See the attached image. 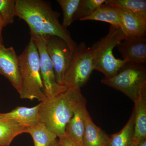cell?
Segmentation results:
<instances>
[{
  "label": "cell",
  "instance_id": "6da1fadb",
  "mask_svg": "<svg viewBox=\"0 0 146 146\" xmlns=\"http://www.w3.org/2000/svg\"><path fill=\"white\" fill-rule=\"evenodd\" d=\"M16 16L28 25L31 36L54 35L63 39L73 52L77 44L59 21L60 14L50 2L43 0H16Z\"/></svg>",
  "mask_w": 146,
  "mask_h": 146
},
{
  "label": "cell",
  "instance_id": "7a4b0ae2",
  "mask_svg": "<svg viewBox=\"0 0 146 146\" xmlns=\"http://www.w3.org/2000/svg\"><path fill=\"white\" fill-rule=\"evenodd\" d=\"M85 101L80 88L68 87L64 92L41 102L40 122L60 137L65 134L66 125L76 108Z\"/></svg>",
  "mask_w": 146,
  "mask_h": 146
},
{
  "label": "cell",
  "instance_id": "3957f363",
  "mask_svg": "<svg viewBox=\"0 0 146 146\" xmlns=\"http://www.w3.org/2000/svg\"><path fill=\"white\" fill-rule=\"evenodd\" d=\"M19 58L22 83L20 97L44 101L46 98L40 72L39 52L32 37Z\"/></svg>",
  "mask_w": 146,
  "mask_h": 146
},
{
  "label": "cell",
  "instance_id": "277c9868",
  "mask_svg": "<svg viewBox=\"0 0 146 146\" xmlns=\"http://www.w3.org/2000/svg\"><path fill=\"white\" fill-rule=\"evenodd\" d=\"M125 38L121 28L110 25L107 34L89 48L94 70L102 73L104 78L117 74L126 63L123 59L116 58L113 53L114 48Z\"/></svg>",
  "mask_w": 146,
  "mask_h": 146
},
{
  "label": "cell",
  "instance_id": "5b68a950",
  "mask_svg": "<svg viewBox=\"0 0 146 146\" xmlns=\"http://www.w3.org/2000/svg\"><path fill=\"white\" fill-rule=\"evenodd\" d=\"M101 82L122 92L134 102L146 89L145 65L126 63L117 74L104 78Z\"/></svg>",
  "mask_w": 146,
  "mask_h": 146
},
{
  "label": "cell",
  "instance_id": "8992f818",
  "mask_svg": "<svg viewBox=\"0 0 146 146\" xmlns=\"http://www.w3.org/2000/svg\"><path fill=\"white\" fill-rule=\"evenodd\" d=\"M94 70L90 48L81 42L73 52L72 62L65 75L64 85L67 87L81 88L89 81Z\"/></svg>",
  "mask_w": 146,
  "mask_h": 146
},
{
  "label": "cell",
  "instance_id": "52a82bcc",
  "mask_svg": "<svg viewBox=\"0 0 146 146\" xmlns=\"http://www.w3.org/2000/svg\"><path fill=\"white\" fill-rule=\"evenodd\" d=\"M46 49L52 62L56 81L64 85V78L72 58L73 51L68 44L58 36H45Z\"/></svg>",
  "mask_w": 146,
  "mask_h": 146
},
{
  "label": "cell",
  "instance_id": "ba28073f",
  "mask_svg": "<svg viewBox=\"0 0 146 146\" xmlns=\"http://www.w3.org/2000/svg\"><path fill=\"white\" fill-rule=\"evenodd\" d=\"M38 50L40 72L46 98H50L64 92L68 87L58 84L52 62L47 52L45 36H31Z\"/></svg>",
  "mask_w": 146,
  "mask_h": 146
},
{
  "label": "cell",
  "instance_id": "9c48e42d",
  "mask_svg": "<svg viewBox=\"0 0 146 146\" xmlns=\"http://www.w3.org/2000/svg\"><path fill=\"white\" fill-rule=\"evenodd\" d=\"M0 74L6 78L20 94L22 83L19 56L12 47L0 45Z\"/></svg>",
  "mask_w": 146,
  "mask_h": 146
},
{
  "label": "cell",
  "instance_id": "30bf717a",
  "mask_svg": "<svg viewBox=\"0 0 146 146\" xmlns=\"http://www.w3.org/2000/svg\"><path fill=\"white\" fill-rule=\"evenodd\" d=\"M117 49L126 63L145 65V36L125 37L117 46Z\"/></svg>",
  "mask_w": 146,
  "mask_h": 146
},
{
  "label": "cell",
  "instance_id": "8fae6325",
  "mask_svg": "<svg viewBox=\"0 0 146 146\" xmlns=\"http://www.w3.org/2000/svg\"><path fill=\"white\" fill-rule=\"evenodd\" d=\"M42 103L34 107L17 106L10 112L0 113V118L12 120L27 128L40 123L39 115Z\"/></svg>",
  "mask_w": 146,
  "mask_h": 146
},
{
  "label": "cell",
  "instance_id": "7c38bea8",
  "mask_svg": "<svg viewBox=\"0 0 146 146\" xmlns=\"http://www.w3.org/2000/svg\"><path fill=\"white\" fill-rule=\"evenodd\" d=\"M86 111L85 101L76 108L72 117L65 128V133L80 146H82V139L85 128V114Z\"/></svg>",
  "mask_w": 146,
  "mask_h": 146
},
{
  "label": "cell",
  "instance_id": "4fadbf2b",
  "mask_svg": "<svg viewBox=\"0 0 146 146\" xmlns=\"http://www.w3.org/2000/svg\"><path fill=\"white\" fill-rule=\"evenodd\" d=\"M119 9L121 29L125 37L145 36L146 21L130 11Z\"/></svg>",
  "mask_w": 146,
  "mask_h": 146
},
{
  "label": "cell",
  "instance_id": "5bb4252c",
  "mask_svg": "<svg viewBox=\"0 0 146 146\" xmlns=\"http://www.w3.org/2000/svg\"><path fill=\"white\" fill-rule=\"evenodd\" d=\"M110 141V138L94 123L87 110L85 114L82 146H109Z\"/></svg>",
  "mask_w": 146,
  "mask_h": 146
},
{
  "label": "cell",
  "instance_id": "9a60e30c",
  "mask_svg": "<svg viewBox=\"0 0 146 146\" xmlns=\"http://www.w3.org/2000/svg\"><path fill=\"white\" fill-rule=\"evenodd\" d=\"M134 132L133 141L137 145L140 141L146 138V89L137 100L134 102Z\"/></svg>",
  "mask_w": 146,
  "mask_h": 146
},
{
  "label": "cell",
  "instance_id": "2e32d148",
  "mask_svg": "<svg viewBox=\"0 0 146 146\" xmlns=\"http://www.w3.org/2000/svg\"><path fill=\"white\" fill-rule=\"evenodd\" d=\"M86 21L106 22L111 25L121 28V26L120 9L105 4L101 5L90 16L80 21Z\"/></svg>",
  "mask_w": 146,
  "mask_h": 146
},
{
  "label": "cell",
  "instance_id": "e0dca14e",
  "mask_svg": "<svg viewBox=\"0 0 146 146\" xmlns=\"http://www.w3.org/2000/svg\"><path fill=\"white\" fill-rule=\"evenodd\" d=\"M27 133V127L12 120L0 118V146H9L16 136Z\"/></svg>",
  "mask_w": 146,
  "mask_h": 146
},
{
  "label": "cell",
  "instance_id": "ac0fdd59",
  "mask_svg": "<svg viewBox=\"0 0 146 146\" xmlns=\"http://www.w3.org/2000/svg\"><path fill=\"white\" fill-rule=\"evenodd\" d=\"M27 133H29L32 137L34 146H50L58 137L40 122L36 125L27 128Z\"/></svg>",
  "mask_w": 146,
  "mask_h": 146
},
{
  "label": "cell",
  "instance_id": "d6986e66",
  "mask_svg": "<svg viewBox=\"0 0 146 146\" xmlns=\"http://www.w3.org/2000/svg\"><path fill=\"white\" fill-rule=\"evenodd\" d=\"M133 112L122 129L110 138L109 146H136L133 141L134 132Z\"/></svg>",
  "mask_w": 146,
  "mask_h": 146
},
{
  "label": "cell",
  "instance_id": "ffe728a7",
  "mask_svg": "<svg viewBox=\"0 0 146 146\" xmlns=\"http://www.w3.org/2000/svg\"><path fill=\"white\" fill-rule=\"evenodd\" d=\"M104 4L130 11L146 21L145 0H106Z\"/></svg>",
  "mask_w": 146,
  "mask_h": 146
},
{
  "label": "cell",
  "instance_id": "44dd1931",
  "mask_svg": "<svg viewBox=\"0 0 146 146\" xmlns=\"http://www.w3.org/2000/svg\"><path fill=\"white\" fill-rule=\"evenodd\" d=\"M82 0H57L63 14L62 25L67 29L74 22V18Z\"/></svg>",
  "mask_w": 146,
  "mask_h": 146
},
{
  "label": "cell",
  "instance_id": "7402d4cb",
  "mask_svg": "<svg viewBox=\"0 0 146 146\" xmlns=\"http://www.w3.org/2000/svg\"><path fill=\"white\" fill-rule=\"evenodd\" d=\"M106 0H82L74 18V21H81L94 13Z\"/></svg>",
  "mask_w": 146,
  "mask_h": 146
},
{
  "label": "cell",
  "instance_id": "603a6c76",
  "mask_svg": "<svg viewBox=\"0 0 146 146\" xmlns=\"http://www.w3.org/2000/svg\"><path fill=\"white\" fill-rule=\"evenodd\" d=\"M0 16L5 27L13 23L16 16V0H0Z\"/></svg>",
  "mask_w": 146,
  "mask_h": 146
},
{
  "label": "cell",
  "instance_id": "cb8c5ba5",
  "mask_svg": "<svg viewBox=\"0 0 146 146\" xmlns=\"http://www.w3.org/2000/svg\"><path fill=\"white\" fill-rule=\"evenodd\" d=\"M59 146H80L75 143L65 133V134L58 137Z\"/></svg>",
  "mask_w": 146,
  "mask_h": 146
},
{
  "label": "cell",
  "instance_id": "d4e9b609",
  "mask_svg": "<svg viewBox=\"0 0 146 146\" xmlns=\"http://www.w3.org/2000/svg\"><path fill=\"white\" fill-rule=\"evenodd\" d=\"M5 27L4 24L3 22L2 19L0 16V39H2V31L3 29Z\"/></svg>",
  "mask_w": 146,
  "mask_h": 146
},
{
  "label": "cell",
  "instance_id": "484cf974",
  "mask_svg": "<svg viewBox=\"0 0 146 146\" xmlns=\"http://www.w3.org/2000/svg\"><path fill=\"white\" fill-rule=\"evenodd\" d=\"M137 145L138 146H146V138L141 140L138 143Z\"/></svg>",
  "mask_w": 146,
  "mask_h": 146
},
{
  "label": "cell",
  "instance_id": "4316f807",
  "mask_svg": "<svg viewBox=\"0 0 146 146\" xmlns=\"http://www.w3.org/2000/svg\"><path fill=\"white\" fill-rule=\"evenodd\" d=\"M50 146H59V144H58V140L56 139L55 141H54L51 145Z\"/></svg>",
  "mask_w": 146,
  "mask_h": 146
},
{
  "label": "cell",
  "instance_id": "83f0119b",
  "mask_svg": "<svg viewBox=\"0 0 146 146\" xmlns=\"http://www.w3.org/2000/svg\"><path fill=\"white\" fill-rule=\"evenodd\" d=\"M3 39H0V45H3Z\"/></svg>",
  "mask_w": 146,
  "mask_h": 146
},
{
  "label": "cell",
  "instance_id": "f1b7e54d",
  "mask_svg": "<svg viewBox=\"0 0 146 146\" xmlns=\"http://www.w3.org/2000/svg\"><path fill=\"white\" fill-rule=\"evenodd\" d=\"M136 146H138V145H136Z\"/></svg>",
  "mask_w": 146,
  "mask_h": 146
}]
</instances>
